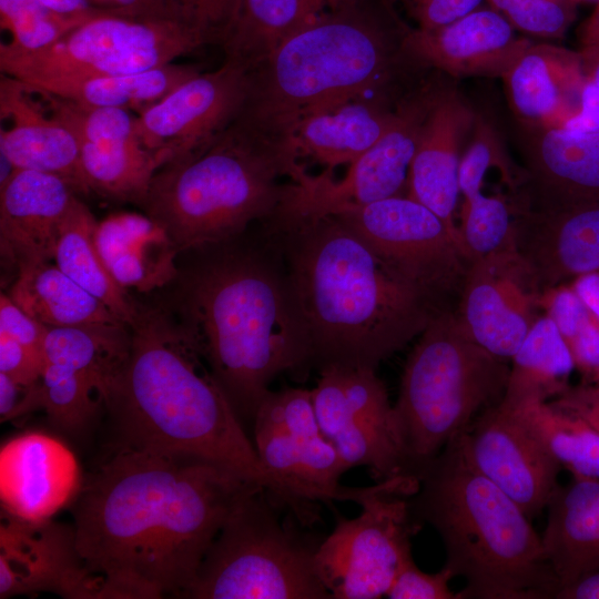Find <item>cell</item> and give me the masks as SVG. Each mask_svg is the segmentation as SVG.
Masks as SVG:
<instances>
[{
  "label": "cell",
  "mask_w": 599,
  "mask_h": 599,
  "mask_svg": "<svg viewBox=\"0 0 599 599\" xmlns=\"http://www.w3.org/2000/svg\"><path fill=\"white\" fill-rule=\"evenodd\" d=\"M254 490L264 489L202 458L112 447L73 501L77 549L103 599L185 598L227 517Z\"/></svg>",
  "instance_id": "cell-1"
},
{
  "label": "cell",
  "mask_w": 599,
  "mask_h": 599,
  "mask_svg": "<svg viewBox=\"0 0 599 599\" xmlns=\"http://www.w3.org/2000/svg\"><path fill=\"white\" fill-rule=\"evenodd\" d=\"M175 278L172 313L194 339L241 420L254 419L282 373L308 375V344L277 237L254 235L194 250Z\"/></svg>",
  "instance_id": "cell-2"
},
{
  "label": "cell",
  "mask_w": 599,
  "mask_h": 599,
  "mask_svg": "<svg viewBox=\"0 0 599 599\" xmlns=\"http://www.w3.org/2000/svg\"><path fill=\"white\" fill-rule=\"evenodd\" d=\"M305 327L307 370L377 366L440 312L336 215L272 216Z\"/></svg>",
  "instance_id": "cell-3"
},
{
  "label": "cell",
  "mask_w": 599,
  "mask_h": 599,
  "mask_svg": "<svg viewBox=\"0 0 599 599\" xmlns=\"http://www.w3.org/2000/svg\"><path fill=\"white\" fill-rule=\"evenodd\" d=\"M130 328V356L104 402L112 447L205 459L294 510L292 497L262 465L199 346L172 311L138 302Z\"/></svg>",
  "instance_id": "cell-4"
},
{
  "label": "cell",
  "mask_w": 599,
  "mask_h": 599,
  "mask_svg": "<svg viewBox=\"0 0 599 599\" xmlns=\"http://www.w3.org/2000/svg\"><path fill=\"white\" fill-rule=\"evenodd\" d=\"M409 29L390 0H353L326 13L250 70L238 119L281 145L312 111L408 89L419 73L403 51Z\"/></svg>",
  "instance_id": "cell-5"
},
{
  "label": "cell",
  "mask_w": 599,
  "mask_h": 599,
  "mask_svg": "<svg viewBox=\"0 0 599 599\" xmlns=\"http://www.w3.org/2000/svg\"><path fill=\"white\" fill-rule=\"evenodd\" d=\"M413 517L430 525L445 567L465 580L458 599H550L560 588L541 536L524 510L464 454L460 434L427 465L409 497Z\"/></svg>",
  "instance_id": "cell-6"
},
{
  "label": "cell",
  "mask_w": 599,
  "mask_h": 599,
  "mask_svg": "<svg viewBox=\"0 0 599 599\" xmlns=\"http://www.w3.org/2000/svg\"><path fill=\"white\" fill-rule=\"evenodd\" d=\"M295 164L280 144L237 119L201 154L162 166L141 204L180 253L226 242L270 219Z\"/></svg>",
  "instance_id": "cell-7"
},
{
  "label": "cell",
  "mask_w": 599,
  "mask_h": 599,
  "mask_svg": "<svg viewBox=\"0 0 599 599\" xmlns=\"http://www.w3.org/2000/svg\"><path fill=\"white\" fill-rule=\"evenodd\" d=\"M474 342L455 311L438 313L406 361L393 406L394 434L406 473L419 476L478 412L499 403L510 367Z\"/></svg>",
  "instance_id": "cell-8"
},
{
  "label": "cell",
  "mask_w": 599,
  "mask_h": 599,
  "mask_svg": "<svg viewBox=\"0 0 599 599\" xmlns=\"http://www.w3.org/2000/svg\"><path fill=\"white\" fill-rule=\"evenodd\" d=\"M281 506L254 490L234 507L185 598L329 599L315 562L319 542L282 522Z\"/></svg>",
  "instance_id": "cell-9"
},
{
  "label": "cell",
  "mask_w": 599,
  "mask_h": 599,
  "mask_svg": "<svg viewBox=\"0 0 599 599\" xmlns=\"http://www.w3.org/2000/svg\"><path fill=\"white\" fill-rule=\"evenodd\" d=\"M206 44L181 19L100 10L54 44L20 52L0 44L1 73L27 84L142 72Z\"/></svg>",
  "instance_id": "cell-10"
},
{
  "label": "cell",
  "mask_w": 599,
  "mask_h": 599,
  "mask_svg": "<svg viewBox=\"0 0 599 599\" xmlns=\"http://www.w3.org/2000/svg\"><path fill=\"white\" fill-rule=\"evenodd\" d=\"M419 480L398 476L366 487L353 519L338 517L315 555L318 576L334 599L387 595L398 570L413 558L410 538L419 529L409 497Z\"/></svg>",
  "instance_id": "cell-11"
},
{
  "label": "cell",
  "mask_w": 599,
  "mask_h": 599,
  "mask_svg": "<svg viewBox=\"0 0 599 599\" xmlns=\"http://www.w3.org/2000/svg\"><path fill=\"white\" fill-rule=\"evenodd\" d=\"M448 81L432 74L397 104L392 123L341 180L332 173L307 174L300 167L286 184L274 213L282 219L337 215L384 199L407 195L410 164L423 125Z\"/></svg>",
  "instance_id": "cell-12"
},
{
  "label": "cell",
  "mask_w": 599,
  "mask_h": 599,
  "mask_svg": "<svg viewBox=\"0 0 599 599\" xmlns=\"http://www.w3.org/2000/svg\"><path fill=\"white\" fill-rule=\"evenodd\" d=\"M438 309H453L469 261L432 210L407 195L337 214Z\"/></svg>",
  "instance_id": "cell-13"
},
{
  "label": "cell",
  "mask_w": 599,
  "mask_h": 599,
  "mask_svg": "<svg viewBox=\"0 0 599 599\" xmlns=\"http://www.w3.org/2000/svg\"><path fill=\"white\" fill-rule=\"evenodd\" d=\"M251 72L226 59L197 72L135 119L136 135L159 167L192 159L209 149L242 114Z\"/></svg>",
  "instance_id": "cell-14"
},
{
  "label": "cell",
  "mask_w": 599,
  "mask_h": 599,
  "mask_svg": "<svg viewBox=\"0 0 599 599\" xmlns=\"http://www.w3.org/2000/svg\"><path fill=\"white\" fill-rule=\"evenodd\" d=\"M31 88L74 133L89 192L141 205L160 167L136 135V116L128 109L83 105Z\"/></svg>",
  "instance_id": "cell-15"
},
{
  "label": "cell",
  "mask_w": 599,
  "mask_h": 599,
  "mask_svg": "<svg viewBox=\"0 0 599 599\" xmlns=\"http://www.w3.org/2000/svg\"><path fill=\"white\" fill-rule=\"evenodd\" d=\"M542 291L515 247L469 263L454 308L466 334L504 359H511L539 318Z\"/></svg>",
  "instance_id": "cell-16"
},
{
  "label": "cell",
  "mask_w": 599,
  "mask_h": 599,
  "mask_svg": "<svg viewBox=\"0 0 599 599\" xmlns=\"http://www.w3.org/2000/svg\"><path fill=\"white\" fill-rule=\"evenodd\" d=\"M460 439L469 463L530 520L546 509L562 467L509 403L484 409Z\"/></svg>",
  "instance_id": "cell-17"
},
{
  "label": "cell",
  "mask_w": 599,
  "mask_h": 599,
  "mask_svg": "<svg viewBox=\"0 0 599 599\" xmlns=\"http://www.w3.org/2000/svg\"><path fill=\"white\" fill-rule=\"evenodd\" d=\"M52 592L103 599L102 580L84 566L73 525L29 522L1 511L0 598Z\"/></svg>",
  "instance_id": "cell-18"
},
{
  "label": "cell",
  "mask_w": 599,
  "mask_h": 599,
  "mask_svg": "<svg viewBox=\"0 0 599 599\" xmlns=\"http://www.w3.org/2000/svg\"><path fill=\"white\" fill-rule=\"evenodd\" d=\"M521 209L549 210L599 202V129L519 126Z\"/></svg>",
  "instance_id": "cell-19"
},
{
  "label": "cell",
  "mask_w": 599,
  "mask_h": 599,
  "mask_svg": "<svg viewBox=\"0 0 599 599\" xmlns=\"http://www.w3.org/2000/svg\"><path fill=\"white\" fill-rule=\"evenodd\" d=\"M531 42L499 12L481 4L436 29L410 28L403 51L417 67L454 80L502 78Z\"/></svg>",
  "instance_id": "cell-20"
},
{
  "label": "cell",
  "mask_w": 599,
  "mask_h": 599,
  "mask_svg": "<svg viewBox=\"0 0 599 599\" xmlns=\"http://www.w3.org/2000/svg\"><path fill=\"white\" fill-rule=\"evenodd\" d=\"M72 450L43 432H26L0 449L1 511L40 522L73 504L83 485Z\"/></svg>",
  "instance_id": "cell-21"
},
{
  "label": "cell",
  "mask_w": 599,
  "mask_h": 599,
  "mask_svg": "<svg viewBox=\"0 0 599 599\" xmlns=\"http://www.w3.org/2000/svg\"><path fill=\"white\" fill-rule=\"evenodd\" d=\"M476 116L456 81L448 85L427 115L408 175L407 196L436 213L459 243V169Z\"/></svg>",
  "instance_id": "cell-22"
},
{
  "label": "cell",
  "mask_w": 599,
  "mask_h": 599,
  "mask_svg": "<svg viewBox=\"0 0 599 599\" xmlns=\"http://www.w3.org/2000/svg\"><path fill=\"white\" fill-rule=\"evenodd\" d=\"M515 248L542 292L599 274V202L515 211Z\"/></svg>",
  "instance_id": "cell-23"
},
{
  "label": "cell",
  "mask_w": 599,
  "mask_h": 599,
  "mask_svg": "<svg viewBox=\"0 0 599 599\" xmlns=\"http://www.w3.org/2000/svg\"><path fill=\"white\" fill-rule=\"evenodd\" d=\"M1 158L12 169L58 175L77 193L88 194L74 133L47 108L27 83L1 73Z\"/></svg>",
  "instance_id": "cell-24"
},
{
  "label": "cell",
  "mask_w": 599,
  "mask_h": 599,
  "mask_svg": "<svg viewBox=\"0 0 599 599\" xmlns=\"http://www.w3.org/2000/svg\"><path fill=\"white\" fill-rule=\"evenodd\" d=\"M77 192L62 177L13 169L0 183V253L17 270L54 258L62 221Z\"/></svg>",
  "instance_id": "cell-25"
},
{
  "label": "cell",
  "mask_w": 599,
  "mask_h": 599,
  "mask_svg": "<svg viewBox=\"0 0 599 599\" xmlns=\"http://www.w3.org/2000/svg\"><path fill=\"white\" fill-rule=\"evenodd\" d=\"M501 79L521 128L568 126L582 111L587 81L580 51L532 41Z\"/></svg>",
  "instance_id": "cell-26"
},
{
  "label": "cell",
  "mask_w": 599,
  "mask_h": 599,
  "mask_svg": "<svg viewBox=\"0 0 599 599\" xmlns=\"http://www.w3.org/2000/svg\"><path fill=\"white\" fill-rule=\"evenodd\" d=\"M409 91L357 97L312 111L293 126L281 148L292 162L308 158L324 165L326 173L349 165L384 134Z\"/></svg>",
  "instance_id": "cell-27"
},
{
  "label": "cell",
  "mask_w": 599,
  "mask_h": 599,
  "mask_svg": "<svg viewBox=\"0 0 599 599\" xmlns=\"http://www.w3.org/2000/svg\"><path fill=\"white\" fill-rule=\"evenodd\" d=\"M255 449L264 468L287 490L297 519L315 518L313 501L352 500L357 504L364 488L345 487L339 477L347 471L333 444L322 434L301 436L254 433Z\"/></svg>",
  "instance_id": "cell-28"
},
{
  "label": "cell",
  "mask_w": 599,
  "mask_h": 599,
  "mask_svg": "<svg viewBox=\"0 0 599 599\" xmlns=\"http://www.w3.org/2000/svg\"><path fill=\"white\" fill-rule=\"evenodd\" d=\"M98 252L123 290L149 293L175 281L179 251L165 231L146 214L116 212L99 221Z\"/></svg>",
  "instance_id": "cell-29"
},
{
  "label": "cell",
  "mask_w": 599,
  "mask_h": 599,
  "mask_svg": "<svg viewBox=\"0 0 599 599\" xmlns=\"http://www.w3.org/2000/svg\"><path fill=\"white\" fill-rule=\"evenodd\" d=\"M541 535L560 588L599 570V480L558 486L546 507ZM559 588V589H560Z\"/></svg>",
  "instance_id": "cell-30"
},
{
  "label": "cell",
  "mask_w": 599,
  "mask_h": 599,
  "mask_svg": "<svg viewBox=\"0 0 599 599\" xmlns=\"http://www.w3.org/2000/svg\"><path fill=\"white\" fill-rule=\"evenodd\" d=\"M132 333L128 324L98 323L49 327L44 363L67 366L87 378L104 402L130 356Z\"/></svg>",
  "instance_id": "cell-31"
},
{
  "label": "cell",
  "mask_w": 599,
  "mask_h": 599,
  "mask_svg": "<svg viewBox=\"0 0 599 599\" xmlns=\"http://www.w3.org/2000/svg\"><path fill=\"white\" fill-rule=\"evenodd\" d=\"M8 295L27 314L48 327L122 322L50 262L20 270Z\"/></svg>",
  "instance_id": "cell-32"
},
{
  "label": "cell",
  "mask_w": 599,
  "mask_h": 599,
  "mask_svg": "<svg viewBox=\"0 0 599 599\" xmlns=\"http://www.w3.org/2000/svg\"><path fill=\"white\" fill-rule=\"evenodd\" d=\"M318 373L311 392L319 429L327 439L353 422L383 425L394 434L393 406L376 369L328 366Z\"/></svg>",
  "instance_id": "cell-33"
},
{
  "label": "cell",
  "mask_w": 599,
  "mask_h": 599,
  "mask_svg": "<svg viewBox=\"0 0 599 599\" xmlns=\"http://www.w3.org/2000/svg\"><path fill=\"white\" fill-rule=\"evenodd\" d=\"M97 224L90 209L75 196L60 226L53 261L130 326L138 312V301L119 286L106 270L95 245Z\"/></svg>",
  "instance_id": "cell-34"
},
{
  "label": "cell",
  "mask_w": 599,
  "mask_h": 599,
  "mask_svg": "<svg viewBox=\"0 0 599 599\" xmlns=\"http://www.w3.org/2000/svg\"><path fill=\"white\" fill-rule=\"evenodd\" d=\"M352 0H244L223 43L225 58L254 68L290 35Z\"/></svg>",
  "instance_id": "cell-35"
},
{
  "label": "cell",
  "mask_w": 599,
  "mask_h": 599,
  "mask_svg": "<svg viewBox=\"0 0 599 599\" xmlns=\"http://www.w3.org/2000/svg\"><path fill=\"white\" fill-rule=\"evenodd\" d=\"M200 72L187 64L167 63L136 73L53 80L31 87L90 106L142 112Z\"/></svg>",
  "instance_id": "cell-36"
},
{
  "label": "cell",
  "mask_w": 599,
  "mask_h": 599,
  "mask_svg": "<svg viewBox=\"0 0 599 599\" xmlns=\"http://www.w3.org/2000/svg\"><path fill=\"white\" fill-rule=\"evenodd\" d=\"M504 398L517 400L559 396L575 367L571 351L550 316L539 317L517 353Z\"/></svg>",
  "instance_id": "cell-37"
},
{
  "label": "cell",
  "mask_w": 599,
  "mask_h": 599,
  "mask_svg": "<svg viewBox=\"0 0 599 599\" xmlns=\"http://www.w3.org/2000/svg\"><path fill=\"white\" fill-rule=\"evenodd\" d=\"M502 399L573 479L599 480V434L583 419L539 398Z\"/></svg>",
  "instance_id": "cell-38"
},
{
  "label": "cell",
  "mask_w": 599,
  "mask_h": 599,
  "mask_svg": "<svg viewBox=\"0 0 599 599\" xmlns=\"http://www.w3.org/2000/svg\"><path fill=\"white\" fill-rule=\"evenodd\" d=\"M460 202L459 238L469 263L515 247V203L511 195L487 193L480 189Z\"/></svg>",
  "instance_id": "cell-39"
},
{
  "label": "cell",
  "mask_w": 599,
  "mask_h": 599,
  "mask_svg": "<svg viewBox=\"0 0 599 599\" xmlns=\"http://www.w3.org/2000/svg\"><path fill=\"white\" fill-rule=\"evenodd\" d=\"M41 385L43 410L50 423L63 433L82 434L103 408L94 386L67 366L44 363Z\"/></svg>",
  "instance_id": "cell-40"
},
{
  "label": "cell",
  "mask_w": 599,
  "mask_h": 599,
  "mask_svg": "<svg viewBox=\"0 0 599 599\" xmlns=\"http://www.w3.org/2000/svg\"><path fill=\"white\" fill-rule=\"evenodd\" d=\"M97 12L72 16L60 13L39 0H0L1 29L10 34V40L0 44L20 52L39 51L58 42Z\"/></svg>",
  "instance_id": "cell-41"
},
{
  "label": "cell",
  "mask_w": 599,
  "mask_h": 599,
  "mask_svg": "<svg viewBox=\"0 0 599 599\" xmlns=\"http://www.w3.org/2000/svg\"><path fill=\"white\" fill-rule=\"evenodd\" d=\"M519 33L545 40L565 37L577 16L578 0H485Z\"/></svg>",
  "instance_id": "cell-42"
},
{
  "label": "cell",
  "mask_w": 599,
  "mask_h": 599,
  "mask_svg": "<svg viewBox=\"0 0 599 599\" xmlns=\"http://www.w3.org/2000/svg\"><path fill=\"white\" fill-rule=\"evenodd\" d=\"M253 423L254 433H284L301 436L322 434L316 419L312 392L304 388L270 390L262 399Z\"/></svg>",
  "instance_id": "cell-43"
},
{
  "label": "cell",
  "mask_w": 599,
  "mask_h": 599,
  "mask_svg": "<svg viewBox=\"0 0 599 599\" xmlns=\"http://www.w3.org/2000/svg\"><path fill=\"white\" fill-rule=\"evenodd\" d=\"M174 12L206 43H223L236 26L244 0H169Z\"/></svg>",
  "instance_id": "cell-44"
},
{
  "label": "cell",
  "mask_w": 599,
  "mask_h": 599,
  "mask_svg": "<svg viewBox=\"0 0 599 599\" xmlns=\"http://www.w3.org/2000/svg\"><path fill=\"white\" fill-rule=\"evenodd\" d=\"M454 573L443 567L435 573L420 570L410 558L398 570L386 597L390 599H458L449 588Z\"/></svg>",
  "instance_id": "cell-45"
},
{
  "label": "cell",
  "mask_w": 599,
  "mask_h": 599,
  "mask_svg": "<svg viewBox=\"0 0 599 599\" xmlns=\"http://www.w3.org/2000/svg\"><path fill=\"white\" fill-rule=\"evenodd\" d=\"M400 3L416 29L430 30L448 24L483 4L485 0H392Z\"/></svg>",
  "instance_id": "cell-46"
},
{
  "label": "cell",
  "mask_w": 599,
  "mask_h": 599,
  "mask_svg": "<svg viewBox=\"0 0 599 599\" xmlns=\"http://www.w3.org/2000/svg\"><path fill=\"white\" fill-rule=\"evenodd\" d=\"M48 326L20 308L8 294H0V334L43 354ZM44 357V356H43Z\"/></svg>",
  "instance_id": "cell-47"
},
{
  "label": "cell",
  "mask_w": 599,
  "mask_h": 599,
  "mask_svg": "<svg viewBox=\"0 0 599 599\" xmlns=\"http://www.w3.org/2000/svg\"><path fill=\"white\" fill-rule=\"evenodd\" d=\"M39 409H43L41 378L33 384H22L0 373L1 423L23 419Z\"/></svg>",
  "instance_id": "cell-48"
},
{
  "label": "cell",
  "mask_w": 599,
  "mask_h": 599,
  "mask_svg": "<svg viewBox=\"0 0 599 599\" xmlns=\"http://www.w3.org/2000/svg\"><path fill=\"white\" fill-rule=\"evenodd\" d=\"M44 367L43 354L0 334V373L22 384L40 380Z\"/></svg>",
  "instance_id": "cell-49"
},
{
  "label": "cell",
  "mask_w": 599,
  "mask_h": 599,
  "mask_svg": "<svg viewBox=\"0 0 599 599\" xmlns=\"http://www.w3.org/2000/svg\"><path fill=\"white\" fill-rule=\"evenodd\" d=\"M592 314L578 329L575 336L567 342L575 365L585 374L590 375L595 382L599 380V321Z\"/></svg>",
  "instance_id": "cell-50"
},
{
  "label": "cell",
  "mask_w": 599,
  "mask_h": 599,
  "mask_svg": "<svg viewBox=\"0 0 599 599\" xmlns=\"http://www.w3.org/2000/svg\"><path fill=\"white\" fill-rule=\"evenodd\" d=\"M549 403L580 417L599 434V380L593 385L568 387Z\"/></svg>",
  "instance_id": "cell-51"
},
{
  "label": "cell",
  "mask_w": 599,
  "mask_h": 599,
  "mask_svg": "<svg viewBox=\"0 0 599 599\" xmlns=\"http://www.w3.org/2000/svg\"><path fill=\"white\" fill-rule=\"evenodd\" d=\"M592 315L576 292H559L549 315L557 324L566 342H569L581 325Z\"/></svg>",
  "instance_id": "cell-52"
},
{
  "label": "cell",
  "mask_w": 599,
  "mask_h": 599,
  "mask_svg": "<svg viewBox=\"0 0 599 599\" xmlns=\"http://www.w3.org/2000/svg\"><path fill=\"white\" fill-rule=\"evenodd\" d=\"M98 9L138 17L176 18L169 0H90Z\"/></svg>",
  "instance_id": "cell-53"
},
{
  "label": "cell",
  "mask_w": 599,
  "mask_h": 599,
  "mask_svg": "<svg viewBox=\"0 0 599 599\" xmlns=\"http://www.w3.org/2000/svg\"><path fill=\"white\" fill-rule=\"evenodd\" d=\"M555 599H599V570L561 587Z\"/></svg>",
  "instance_id": "cell-54"
},
{
  "label": "cell",
  "mask_w": 599,
  "mask_h": 599,
  "mask_svg": "<svg viewBox=\"0 0 599 599\" xmlns=\"http://www.w3.org/2000/svg\"><path fill=\"white\" fill-rule=\"evenodd\" d=\"M587 88L599 98V45H585L580 50Z\"/></svg>",
  "instance_id": "cell-55"
},
{
  "label": "cell",
  "mask_w": 599,
  "mask_h": 599,
  "mask_svg": "<svg viewBox=\"0 0 599 599\" xmlns=\"http://www.w3.org/2000/svg\"><path fill=\"white\" fill-rule=\"evenodd\" d=\"M49 8L64 14H91L101 9L92 6L90 0H39Z\"/></svg>",
  "instance_id": "cell-56"
},
{
  "label": "cell",
  "mask_w": 599,
  "mask_h": 599,
  "mask_svg": "<svg viewBox=\"0 0 599 599\" xmlns=\"http://www.w3.org/2000/svg\"><path fill=\"white\" fill-rule=\"evenodd\" d=\"M599 32V2L592 13L585 21L580 30V40L587 39Z\"/></svg>",
  "instance_id": "cell-57"
},
{
  "label": "cell",
  "mask_w": 599,
  "mask_h": 599,
  "mask_svg": "<svg viewBox=\"0 0 599 599\" xmlns=\"http://www.w3.org/2000/svg\"><path fill=\"white\" fill-rule=\"evenodd\" d=\"M581 41V44L582 47L585 45H599V32L587 38V39H583V40H580Z\"/></svg>",
  "instance_id": "cell-58"
}]
</instances>
